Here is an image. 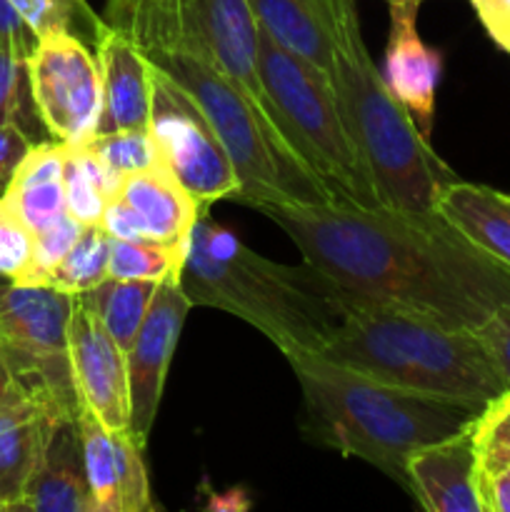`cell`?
I'll return each instance as SVG.
<instances>
[{
    "label": "cell",
    "instance_id": "9",
    "mask_svg": "<svg viewBox=\"0 0 510 512\" xmlns=\"http://www.w3.org/2000/svg\"><path fill=\"white\" fill-rule=\"evenodd\" d=\"M148 130L165 168L193 195L200 208L218 200H238L240 180L223 140L193 95L148 63Z\"/></svg>",
    "mask_w": 510,
    "mask_h": 512
},
{
    "label": "cell",
    "instance_id": "3",
    "mask_svg": "<svg viewBox=\"0 0 510 512\" xmlns=\"http://www.w3.org/2000/svg\"><path fill=\"white\" fill-rule=\"evenodd\" d=\"M303 390V428L315 443L378 468L410 493L408 458L468 428L483 410L343 368L318 353L288 358Z\"/></svg>",
    "mask_w": 510,
    "mask_h": 512
},
{
    "label": "cell",
    "instance_id": "31",
    "mask_svg": "<svg viewBox=\"0 0 510 512\" xmlns=\"http://www.w3.org/2000/svg\"><path fill=\"white\" fill-rule=\"evenodd\" d=\"M0 125H18L30 138L35 125H43L30 93L25 58L5 48H0Z\"/></svg>",
    "mask_w": 510,
    "mask_h": 512
},
{
    "label": "cell",
    "instance_id": "29",
    "mask_svg": "<svg viewBox=\"0 0 510 512\" xmlns=\"http://www.w3.org/2000/svg\"><path fill=\"white\" fill-rule=\"evenodd\" d=\"M115 178L143 173V170L163 165L158 148L153 143V135L148 128L138 130H115V133L93 135L88 143H83Z\"/></svg>",
    "mask_w": 510,
    "mask_h": 512
},
{
    "label": "cell",
    "instance_id": "36",
    "mask_svg": "<svg viewBox=\"0 0 510 512\" xmlns=\"http://www.w3.org/2000/svg\"><path fill=\"white\" fill-rule=\"evenodd\" d=\"M35 33L28 28L18 10L13 8L10 0H0V48L13 50L15 55L28 58L35 45Z\"/></svg>",
    "mask_w": 510,
    "mask_h": 512
},
{
    "label": "cell",
    "instance_id": "34",
    "mask_svg": "<svg viewBox=\"0 0 510 512\" xmlns=\"http://www.w3.org/2000/svg\"><path fill=\"white\" fill-rule=\"evenodd\" d=\"M35 140L18 125H0V198L8 190L20 160L25 158Z\"/></svg>",
    "mask_w": 510,
    "mask_h": 512
},
{
    "label": "cell",
    "instance_id": "6",
    "mask_svg": "<svg viewBox=\"0 0 510 512\" xmlns=\"http://www.w3.org/2000/svg\"><path fill=\"white\" fill-rule=\"evenodd\" d=\"M333 88L383 208L433 228L445 225L435 200L455 173L390 93L360 28L333 38Z\"/></svg>",
    "mask_w": 510,
    "mask_h": 512
},
{
    "label": "cell",
    "instance_id": "10",
    "mask_svg": "<svg viewBox=\"0 0 510 512\" xmlns=\"http://www.w3.org/2000/svg\"><path fill=\"white\" fill-rule=\"evenodd\" d=\"M25 65L45 133L65 145L88 143L103 115V75L90 45L70 30H50L35 40Z\"/></svg>",
    "mask_w": 510,
    "mask_h": 512
},
{
    "label": "cell",
    "instance_id": "4",
    "mask_svg": "<svg viewBox=\"0 0 510 512\" xmlns=\"http://www.w3.org/2000/svg\"><path fill=\"white\" fill-rule=\"evenodd\" d=\"M180 288L190 303L218 308L263 333L285 358L320 353L345 305L333 280L308 263L283 265L250 250L203 210L188 240Z\"/></svg>",
    "mask_w": 510,
    "mask_h": 512
},
{
    "label": "cell",
    "instance_id": "11",
    "mask_svg": "<svg viewBox=\"0 0 510 512\" xmlns=\"http://www.w3.org/2000/svg\"><path fill=\"white\" fill-rule=\"evenodd\" d=\"M190 308L193 303L178 280H163L155 285L143 325L135 335L133 348L125 355L130 385V430L140 443H148L150 430L158 418L170 360L178 348Z\"/></svg>",
    "mask_w": 510,
    "mask_h": 512
},
{
    "label": "cell",
    "instance_id": "27",
    "mask_svg": "<svg viewBox=\"0 0 510 512\" xmlns=\"http://www.w3.org/2000/svg\"><path fill=\"white\" fill-rule=\"evenodd\" d=\"M110 238L103 228H83L80 238L48 275V288L80 295L108 278Z\"/></svg>",
    "mask_w": 510,
    "mask_h": 512
},
{
    "label": "cell",
    "instance_id": "38",
    "mask_svg": "<svg viewBox=\"0 0 510 512\" xmlns=\"http://www.w3.org/2000/svg\"><path fill=\"white\" fill-rule=\"evenodd\" d=\"M480 498L485 512H510V468L480 480Z\"/></svg>",
    "mask_w": 510,
    "mask_h": 512
},
{
    "label": "cell",
    "instance_id": "33",
    "mask_svg": "<svg viewBox=\"0 0 510 512\" xmlns=\"http://www.w3.org/2000/svg\"><path fill=\"white\" fill-rule=\"evenodd\" d=\"M83 233V225L75 218L65 215L58 223L48 225V228L38 230L35 235V253H33V265H30V273L23 283L18 285H45L48 283V275L53 273L55 265L68 255V250L73 248L75 240Z\"/></svg>",
    "mask_w": 510,
    "mask_h": 512
},
{
    "label": "cell",
    "instance_id": "30",
    "mask_svg": "<svg viewBox=\"0 0 510 512\" xmlns=\"http://www.w3.org/2000/svg\"><path fill=\"white\" fill-rule=\"evenodd\" d=\"M115 458H118V505L120 512H150L153 505V493H150L148 468H145L143 450L133 435V430H113Z\"/></svg>",
    "mask_w": 510,
    "mask_h": 512
},
{
    "label": "cell",
    "instance_id": "23",
    "mask_svg": "<svg viewBox=\"0 0 510 512\" xmlns=\"http://www.w3.org/2000/svg\"><path fill=\"white\" fill-rule=\"evenodd\" d=\"M155 285L158 283H148V280L105 278L103 283L85 290L78 298L93 310L95 318L108 330L110 338L128 355V350L135 343V335L143 325L145 313H148Z\"/></svg>",
    "mask_w": 510,
    "mask_h": 512
},
{
    "label": "cell",
    "instance_id": "39",
    "mask_svg": "<svg viewBox=\"0 0 510 512\" xmlns=\"http://www.w3.org/2000/svg\"><path fill=\"white\" fill-rule=\"evenodd\" d=\"M13 385H15L13 378H10V375L5 373L3 365H0V405H3V400L10 395V390H13Z\"/></svg>",
    "mask_w": 510,
    "mask_h": 512
},
{
    "label": "cell",
    "instance_id": "20",
    "mask_svg": "<svg viewBox=\"0 0 510 512\" xmlns=\"http://www.w3.org/2000/svg\"><path fill=\"white\" fill-rule=\"evenodd\" d=\"M115 195L125 200L143 220L148 238L155 243H188L193 225L198 223V200L178 183L165 165L120 178Z\"/></svg>",
    "mask_w": 510,
    "mask_h": 512
},
{
    "label": "cell",
    "instance_id": "25",
    "mask_svg": "<svg viewBox=\"0 0 510 512\" xmlns=\"http://www.w3.org/2000/svg\"><path fill=\"white\" fill-rule=\"evenodd\" d=\"M188 243H155V240L110 238L108 278L120 280H178Z\"/></svg>",
    "mask_w": 510,
    "mask_h": 512
},
{
    "label": "cell",
    "instance_id": "15",
    "mask_svg": "<svg viewBox=\"0 0 510 512\" xmlns=\"http://www.w3.org/2000/svg\"><path fill=\"white\" fill-rule=\"evenodd\" d=\"M410 495L430 512H485L473 423L408 458Z\"/></svg>",
    "mask_w": 510,
    "mask_h": 512
},
{
    "label": "cell",
    "instance_id": "28",
    "mask_svg": "<svg viewBox=\"0 0 510 512\" xmlns=\"http://www.w3.org/2000/svg\"><path fill=\"white\" fill-rule=\"evenodd\" d=\"M10 3L33 30L35 38L50 30H70L88 45H95L100 30L105 28V20L95 15L85 0H10Z\"/></svg>",
    "mask_w": 510,
    "mask_h": 512
},
{
    "label": "cell",
    "instance_id": "22",
    "mask_svg": "<svg viewBox=\"0 0 510 512\" xmlns=\"http://www.w3.org/2000/svg\"><path fill=\"white\" fill-rule=\"evenodd\" d=\"M258 28L270 40L333 80V40L303 0H248Z\"/></svg>",
    "mask_w": 510,
    "mask_h": 512
},
{
    "label": "cell",
    "instance_id": "5",
    "mask_svg": "<svg viewBox=\"0 0 510 512\" xmlns=\"http://www.w3.org/2000/svg\"><path fill=\"white\" fill-rule=\"evenodd\" d=\"M343 305V323L318 353L330 363L478 410L508 393L473 330L378 305Z\"/></svg>",
    "mask_w": 510,
    "mask_h": 512
},
{
    "label": "cell",
    "instance_id": "32",
    "mask_svg": "<svg viewBox=\"0 0 510 512\" xmlns=\"http://www.w3.org/2000/svg\"><path fill=\"white\" fill-rule=\"evenodd\" d=\"M33 253V230L8 200L0 198V280L23 283L33 265Z\"/></svg>",
    "mask_w": 510,
    "mask_h": 512
},
{
    "label": "cell",
    "instance_id": "19",
    "mask_svg": "<svg viewBox=\"0 0 510 512\" xmlns=\"http://www.w3.org/2000/svg\"><path fill=\"white\" fill-rule=\"evenodd\" d=\"M435 213L465 240L510 270V195L455 178L440 190Z\"/></svg>",
    "mask_w": 510,
    "mask_h": 512
},
{
    "label": "cell",
    "instance_id": "40",
    "mask_svg": "<svg viewBox=\"0 0 510 512\" xmlns=\"http://www.w3.org/2000/svg\"><path fill=\"white\" fill-rule=\"evenodd\" d=\"M495 403H500V405H503V408L510 410V393H503L498 400H495Z\"/></svg>",
    "mask_w": 510,
    "mask_h": 512
},
{
    "label": "cell",
    "instance_id": "41",
    "mask_svg": "<svg viewBox=\"0 0 510 512\" xmlns=\"http://www.w3.org/2000/svg\"><path fill=\"white\" fill-rule=\"evenodd\" d=\"M388 5H395V3H415V5H423V0H385Z\"/></svg>",
    "mask_w": 510,
    "mask_h": 512
},
{
    "label": "cell",
    "instance_id": "8",
    "mask_svg": "<svg viewBox=\"0 0 510 512\" xmlns=\"http://www.w3.org/2000/svg\"><path fill=\"white\" fill-rule=\"evenodd\" d=\"M75 295L0 280V365L18 388L58 413H78L68 350Z\"/></svg>",
    "mask_w": 510,
    "mask_h": 512
},
{
    "label": "cell",
    "instance_id": "1",
    "mask_svg": "<svg viewBox=\"0 0 510 512\" xmlns=\"http://www.w3.org/2000/svg\"><path fill=\"white\" fill-rule=\"evenodd\" d=\"M303 263L333 280L343 303L378 305L478 330L510 305V270L465 243L448 223L423 225L390 210L345 203L258 205Z\"/></svg>",
    "mask_w": 510,
    "mask_h": 512
},
{
    "label": "cell",
    "instance_id": "24",
    "mask_svg": "<svg viewBox=\"0 0 510 512\" xmlns=\"http://www.w3.org/2000/svg\"><path fill=\"white\" fill-rule=\"evenodd\" d=\"M63 183L70 218L83 228H100L105 200L115 195L120 178H115L85 145H68Z\"/></svg>",
    "mask_w": 510,
    "mask_h": 512
},
{
    "label": "cell",
    "instance_id": "16",
    "mask_svg": "<svg viewBox=\"0 0 510 512\" xmlns=\"http://www.w3.org/2000/svg\"><path fill=\"white\" fill-rule=\"evenodd\" d=\"M20 510L95 512L78 415H55Z\"/></svg>",
    "mask_w": 510,
    "mask_h": 512
},
{
    "label": "cell",
    "instance_id": "12",
    "mask_svg": "<svg viewBox=\"0 0 510 512\" xmlns=\"http://www.w3.org/2000/svg\"><path fill=\"white\" fill-rule=\"evenodd\" d=\"M173 5L193 40H198L210 58L253 98L260 113L278 125V115L260 78V30L248 0H173Z\"/></svg>",
    "mask_w": 510,
    "mask_h": 512
},
{
    "label": "cell",
    "instance_id": "35",
    "mask_svg": "<svg viewBox=\"0 0 510 512\" xmlns=\"http://www.w3.org/2000/svg\"><path fill=\"white\" fill-rule=\"evenodd\" d=\"M303 3L308 5L315 13V18L325 25L330 40L348 33V30L360 28L358 5H355V0H303Z\"/></svg>",
    "mask_w": 510,
    "mask_h": 512
},
{
    "label": "cell",
    "instance_id": "17",
    "mask_svg": "<svg viewBox=\"0 0 510 512\" xmlns=\"http://www.w3.org/2000/svg\"><path fill=\"white\" fill-rule=\"evenodd\" d=\"M93 48L103 75V115L95 135L148 128V60L143 58L133 35L118 25L105 23Z\"/></svg>",
    "mask_w": 510,
    "mask_h": 512
},
{
    "label": "cell",
    "instance_id": "7",
    "mask_svg": "<svg viewBox=\"0 0 510 512\" xmlns=\"http://www.w3.org/2000/svg\"><path fill=\"white\" fill-rule=\"evenodd\" d=\"M258 65L280 133L335 203L383 208L373 175L340 113L333 80L280 48L263 30L258 33Z\"/></svg>",
    "mask_w": 510,
    "mask_h": 512
},
{
    "label": "cell",
    "instance_id": "14",
    "mask_svg": "<svg viewBox=\"0 0 510 512\" xmlns=\"http://www.w3.org/2000/svg\"><path fill=\"white\" fill-rule=\"evenodd\" d=\"M418 10L415 3L390 5V33L385 43L383 78L390 93L400 100L420 133L430 138L435 115L443 53L423 43L418 33Z\"/></svg>",
    "mask_w": 510,
    "mask_h": 512
},
{
    "label": "cell",
    "instance_id": "37",
    "mask_svg": "<svg viewBox=\"0 0 510 512\" xmlns=\"http://www.w3.org/2000/svg\"><path fill=\"white\" fill-rule=\"evenodd\" d=\"M485 33L510 53V0H470Z\"/></svg>",
    "mask_w": 510,
    "mask_h": 512
},
{
    "label": "cell",
    "instance_id": "18",
    "mask_svg": "<svg viewBox=\"0 0 510 512\" xmlns=\"http://www.w3.org/2000/svg\"><path fill=\"white\" fill-rule=\"evenodd\" d=\"M55 415L73 413H58L18 385L0 405V510H20L23 505Z\"/></svg>",
    "mask_w": 510,
    "mask_h": 512
},
{
    "label": "cell",
    "instance_id": "21",
    "mask_svg": "<svg viewBox=\"0 0 510 512\" xmlns=\"http://www.w3.org/2000/svg\"><path fill=\"white\" fill-rule=\"evenodd\" d=\"M65 155L68 145L60 140H40L25 153L3 198L18 210L33 233L58 223L68 215L65 203Z\"/></svg>",
    "mask_w": 510,
    "mask_h": 512
},
{
    "label": "cell",
    "instance_id": "2",
    "mask_svg": "<svg viewBox=\"0 0 510 512\" xmlns=\"http://www.w3.org/2000/svg\"><path fill=\"white\" fill-rule=\"evenodd\" d=\"M103 18L128 30L143 58L178 80L203 108L238 173V203H335L278 125L183 28L173 0H108Z\"/></svg>",
    "mask_w": 510,
    "mask_h": 512
},
{
    "label": "cell",
    "instance_id": "26",
    "mask_svg": "<svg viewBox=\"0 0 510 512\" xmlns=\"http://www.w3.org/2000/svg\"><path fill=\"white\" fill-rule=\"evenodd\" d=\"M80 438H83L85 475H88L90 498L95 512H120L118 505V458H115L113 430L93 413L78 410Z\"/></svg>",
    "mask_w": 510,
    "mask_h": 512
},
{
    "label": "cell",
    "instance_id": "13",
    "mask_svg": "<svg viewBox=\"0 0 510 512\" xmlns=\"http://www.w3.org/2000/svg\"><path fill=\"white\" fill-rule=\"evenodd\" d=\"M68 350L80 405L110 430L130 428L128 358L78 295L68 323Z\"/></svg>",
    "mask_w": 510,
    "mask_h": 512
}]
</instances>
